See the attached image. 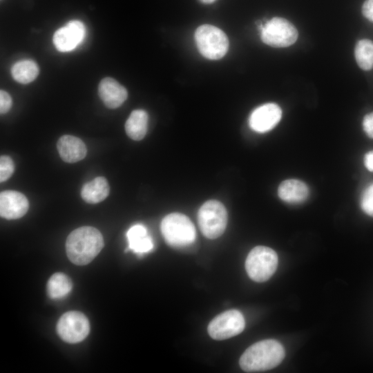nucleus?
Returning a JSON list of instances; mask_svg holds the SVG:
<instances>
[{"label":"nucleus","mask_w":373,"mask_h":373,"mask_svg":"<svg viewBox=\"0 0 373 373\" xmlns=\"http://www.w3.org/2000/svg\"><path fill=\"white\" fill-rule=\"evenodd\" d=\"M364 164L365 167L373 172V151L367 153L364 157Z\"/></svg>","instance_id":"obj_27"},{"label":"nucleus","mask_w":373,"mask_h":373,"mask_svg":"<svg viewBox=\"0 0 373 373\" xmlns=\"http://www.w3.org/2000/svg\"><path fill=\"white\" fill-rule=\"evenodd\" d=\"M279 198L289 203L305 201L309 195L307 186L298 180H287L280 183L278 189Z\"/></svg>","instance_id":"obj_16"},{"label":"nucleus","mask_w":373,"mask_h":373,"mask_svg":"<svg viewBox=\"0 0 373 373\" xmlns=\"http://www.w3.org/2000/svg\"><path fill=\"white\" fill-rule=\"evenodd\" d=\"M161 231L166 242L175 248L189 246L196 238L194 224L186 216L180 213L166 216L161 222Z\"/></svg>","instance_id":"obj_3"},{"label":"nucleus","mask_w":373,"mask_h":373,"mask_svg":"<svg viewBox=\"0 0 373 373\" xmlns=\"http://www.w3.org/2000/svg\"><path fill=\"white\" fill-rule=\"evenodd\" d=\"M57 148L61 160L75 163L83 160L87 153L84 142L77 137L64 135L57 142Z\"/></svg>","instance_id":"obj_14"},{"label":"nucleus","mask_w":373,"mask_h":373,"mask_svg":"<svg viewBox=\"0 0 373 373\" xmlns=\"http://www.w3.org/2000/svg\"><path fill=\"white\" fill-rule=\"evenodd\" d=\"M29 209L27 198L21 193L12 190L0 193V215L7 220H16L23 217Z\"/></svg>","instance_id":"obj_12"},{"label":"nucleus","mask_w":373,"mask_h":373,"mask_svg":"<svg viewBox=\"0 0 373 373\" xmlns=\"http://www.w3.org/2000/svg\"><path fill=\"white\" fill-rule=\"evenodd\" d=\"M361 206L366 214L373 217V184L369 185L363 191Z\"/></svg>","instance_id":"obj_23"},{"label":"nucleus","mask_w":373,"mask_h":373,"mask_svg":"<svg viewBox=\"0 0 373 373\" xmlns=\"http://www.w3.org/2000/svg\"><path fill=\"white\" fill-rule=\"evenodd\" d=\"M278 255L271 248L257 246L249 253L245 269L249 277L255 282L268 280L275 273L278 266Z\"/></svg>","instance_id":"obj_4"},{"label":"nucleus","mask_w":373,"mask_h":373,"mask_svg":"<svg viewBox=\"0 0 373 373\" xmlns=\"http://www.w3.org/2000/svg\"><path fill=\"white\" fill-rule=\"evenodd\" d=\"M57 332L63 341L69 343H77L88 336L90 323L83 313L70 311L64 314L59 319Z\"/></svg>","instance_id":"obj_9"},{"label":"nucleus","mask_w":373,"mask_h":373,"mask_svg":"<svg viewBox=\"0 0 373 373\" xmlns=\"http://www.w3.org/2000/svg\"><path fill=\"white\" fill-rule=\"evenodd\" d=\"M283 345L275 339H265L249 346L241 355L239 365L246 372H260L271 370L284 359Z\"/></svg>","instance_id":"obj_2"},{"label":"nucleus","mask_w":373,"mask_h":373,"mask_svg":"<svg viewBox=\"0 0 373 373\" xmlns=\"http://www.w3.org/2000/svg\"><path fill=\"white\" fill-rule=\"evenodd\" d=\"M354 55L358 66L364 70L373 68V41L364 39L358 41L355 46Z\"/></svg>","instance_id":"obj_21"},{"label":"nucleus","mask_w":373,"mask_h":373,"mask_svg":"<svg viewBox=\"0 0 373 373\" xmlns=\"http://www.w3.org/2000/svg\"><path fill=\"white\" fill-rule=\"evenodd\" d=\"M260 27L262 41L273 47H287L294 44L298 39L296 28L284 18L274 17Z\"/></svg>","instance_id":"obj_7"},{"label":"nucleus","mask_w":373,"mask_h":373,"mask_svg":"<svg viewBox=\"0 0 373 373\" xmlns=\"http://www.w3.org/2000/svg\"><path fill=\"white\" fill-rule=\"evenodd\" d=\"M128 249L137 254H143L152 250L153 242L149 235L146 228L137 224L132 226L126 233Z\"/></svg>","instance_id":"obj_15"},{"label":"nucleus","mask_w":373,"mask_h":373,"mask_svg":"<svg viewBox=\"0 0 373 373\" xmlns=\"http://www.w3.org/2000/svg\"><path fill=\"white\" fill-rule=\"evenodd\" d=\"M15 171L13 160L8 155L0 157V182H3L8 180Z\"/></svg>","instance_id":"obj_22"},{"label":"nucleus","mask_w":373,"mask_h":373,"mask_svg":"<svg viewBox=\"0 0 373 373\" xmlns=\"http://www.w3.org/2000/svg\"><path fill=\"white\" fill-rule=\"evenodd\" d=\"M39 73V68L37 64L30 59L19 61L11 68L13 79L23 84L34 81L37 77Z\"/></svg>","instance_id":"obj_19"},{"label":"nucleus","mask_w":373,"mask_h":373,"mask_svg":"<svg viewBox=\"0 0 373 373\" xmlns=\"http://www.w3.org/2000/svg\"><path fill=\"white\" fill-rule=\"evenodd\" d=\"M104 238L95 227L84 226L73 230L66 241L69 260L77 265L90 263L104 247Z\"/></svg>","instance_id":"obj_1"},{"label":"nucleus","mask_w":373,"mask_h":373,"mask_svg":"<svg viewBox=\"0 0 373 373\" xmlns=\"http://www.w3.org/2000/svg\"><path fill=\"white\" fill-rule=\"evenodd\" d=\"M282 117V110L274 103H267L256 108L251 114L249 124L258 133H265L276 126Z\"/></svg>","instance_id":"obj_11"},{"label":"nucleus","mask_w":373,"mask_h":373,"mask_svg":"<svg viewBox=\"0 0 373 373\" xmlns=\"http://www.w3.org/2000/svg\"><path fill=\"white\" fill-rule=\"evenodd\" d=\"M362 13L365 18L373 21V0H366L363 3Z\"/></svg>","instance_id":"obj_26"},{"label":"nucleus","mask_w":373,"mask_h":373,"mask_svg":"<svg viewBox=\"0 0 373 373\" xmlns=\"http://www.w3.org/2000/svg\"><path fill=\"white\" fill-rule=\"evenodd\" d=\"M109 191L107 180L104 177L99 176L83 185L81 196L87 203L97 204L108 197Z\"/></svg>","instance_id":"obj_17"},{"label":"nucleus","mask_w":373,"mask_h":373,"mask_svg":"<svg viewBox=\"0 0 373 373\" xmlns=\"http://www.w3.org/2000/svg\"><path fill=\"white\" fill-rule=\"evenodd\" d=\"M198 50L209 59H221L229 48V39L220 28L209 24L199 26L195 32Z\"/></svg>","instance_id":"obj_5"},{"label":"nucleus","mask_w":373,"mask_h":373,"mask_svg":"<svg viewBox=\"0 0 373 373\" xmlns=\"http://www.w3.org/2000/svg\"><path fill=\"white\" fill-rule=\"evenodd\" d=\"M363 127L366 135L373 139V112L367 114L364 117Z\"/></svg>","instance_id":"obj_25"},{"label":"nucleus","mask_w":373,"mask_h":373,"mask_svg":"<svg viewBox=\"0 0 373 373\" xmlns=\"http://www.w3.org/2000/svg\"><path fill=\"white\" fill-rule=\"evenodd\" d=\"M200 1L204 3H211L216 0H200Z\"/></svg>","instance_id":"obj_28"},{"label":"nucleus","mask_w":373,"mask_h":373,"mask_svg":"<svg viewBox=\"0 0 373 373\" xmlns=\"http://www.w3.org/2000/svg\"><path fill=\"white\" fill-rule=\"evenodd\" d=\"M148 114L142 109L134 110L125 123V131L132 140L139 141L146 134Z\"/></svg>","instance_id":"obj_18"},{"label":"nucleus","mask_w":373,"mask_h":373,"mask_svg":"<svg viewBox=\"0 0 373 373\" xmlns=\"http://www.w3.org/2000/svg\"><path fill=\"white\" fill-rule=\"evenodd\" d=\"M98 94L104 104L109 108L119 107L127 99L126 89L115 79L105 77L98 86Z\"/></svg>","instance_id":"obj_13"},{"label":"nucleus","mask_w":373,"mask_h":373,"mask_svg":"<svg viewBox=\"0 0 373 373\" xmlns=\"http://www.w3.org/2000/svg\"><path fill=\"white\" fill-rule=\"evenodd\" d=\"M72 287L70 278L63 273L57 272L49 278L47 283V293L52 299H61L70 293Z\"/></svg>","instance_id":"obj_20"},{"label":"nucleus","mask_w":373,"mask_h":373,"mask_svg":"<svg viewBox=\"0 0 373 373\" xmlns=\"http://www.w3.org/2000/svg\"><path fill=\"white\" fill-rule=\"evenodd\" d=\"M245 326L242 313L237 309H230L216 316L209 323L207 330L213 339L222 341L240 334Z\"/></svg>","instance_id":"obj_8"},{"label":"nucleus","mask_w":373,"mask_h":373,"mask_svg":"<svg viewBox=\"0 0 373 373\" xmlns=\"http://www.w3.org/2000/svg\"><path fill=\"white\" fill-rule=\"evenodd\" d=\"M85 35L84 23L79 20H71L55 32L52 41L57 50L69 52L83 41Z\"/></svg>","instance_id":"obj_10"},{"label":"nucleus","mask_w":373,"mask_h":373,"mask_svg":"<svg viewBox=\"0 0 373 373\" xmlns=\"http://www.w3.org/2000/svg\"><path fill=\"white\" fill-rule=\"evenodd\" d=\"M227 219V212L224 206L215 200L204 202L198 213L200 229L209 239H216L224 233Z\"/></svg>","instance_id":"obj_6"},{"label":"nucleus","mask_w":373,"mask_h":373,"mask_svg":"<svg viewBox=\"0 0 373 373\" xmlns=\"http://www.w3.org/2000/svg\"><path fill=\"white\" fill-rule=\"evenodd\" d=\"M12 105L10 95L5 90H0V113L1 115L8 113Z\"/></svg>","instance_id":"obj_24"}]
</instances>
